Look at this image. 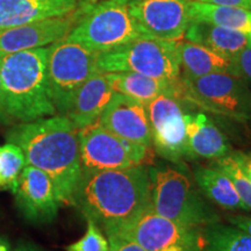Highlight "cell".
Returning a JSON list of instances; mask_svg holds the SVG:
<instances>
[{"label": "cell", "mask_w": 251, "mask_h": 251, "mask_svg": "<svg viewBox=\"0 0 251 251\" xmlns=\"http://www.w3.org/2000/svg\"><path fill=\"white\" fill-rule=\"evenodd\" d=\"M6 140L20 147L26 165L49 176L59 203L74 205L81 165L78 128L70 119L58 114L18 124L7 131Z\"/></svg>", "instance_id": "cell-1"}, {"label": "cell", "mask_w": 251, "mask_h": 251, "mask_svg": "<svg viewBox=\"0 0 251 251\" xmlns=\"http://www.w3.org/2000/svg\"><path fill=\"white\" fill-rule=\"evenodd\" d=\"M74 205L105 233L120 227L151 208L149 169L137 165L81 175Z\"/></svg>", "instance_id": "cell-2"}, {"label": "cell", "mask_w": 251, "mask_h": 251, "mask_svg": "<svg viewBox=\"0 0 251 251\" xmlns=\"http://www.w3.org/2000/svg\"><path fill=\"white\" fill-rule=\"evenodd\" d=\"M48 48L6 55L1 59V118L25 124L57 114L47 79Z\"/></svg>", "instance_id": "cell-3"}, {"label": "cell", "mask_w": 251, "mask_h": 251, "mask_svg": "<svg viewBox=\"0 0 251 251\" xmlns=\"http://www.w3.org/2000/svg\"><path fill=\"white\" fill-rule=\"evenodd\" d=\"M151 208L157 214L191 227L203 228L220 221L183 171L170 165L149 169Z\"/></svg>", "instance_id": "cell-4"}, {"label": "cell", "mask_w": 251, "mask_h": 251, "mask_svg": "<svg viewBox=\"0 0 251 251\" xmlns=\"http://www.w3.org/2000/svg\"><path fill=\"white\" fill-rule=\"evenodd\" d=\"M140 37L149 36L131 17L129 0H100L89 5L65 40L100 54Z\"/></svg>", "instance_id": "cell-5"}, {"label": "cell", "mask_w": 251, "mask_h": 251, "mask_svg": "<svg viewBox=\"0 0 251 251\" xmlns=\"http://www.w3.org/2000/svg\"><path fill=\"white\" fill-rule=\"evenodd\" d=\"M174 97L187 105L237 121L251 120V90L240 76L212 74L178 78Z\"/></svg>", "instance_id": "cell-6"}, {"label": "cell", "mask_w": 251, "mask_h": 251, "mask_svg": "<svg viewBox=\"0 0 251 251\" xmlns=\"http://www.w3.org/2000/svg\"><path fill=\"white\" fill-rule=\"evenodd\" d=\"M99 74L135 72L158 79L180 77L177 41L140 37L97 56Z\"/></svg>", "instance_id": "cell-7"}, {"label": "cell", "mask_w": 251, "mask_h": 251, "mask_svg": "<svg viewBox=\"0 0 251 251\" xmlns=\"http://www.w3.org/2000/svg\"><path fill=\"white\" fill-rule=\"evenodd\" d=\"M97 56L85 47L65 39L48 47L47 79L57 114H67L80 86L99 74Z\"/></svg>", "instance_id": "cell-8"}, {"label": "cell", "mask_w": 251, "mask_h": 251, "mask_svg": "<svg viewBox=\"0 0 251 251\" xmlns=\"http://www.w3.org/2000/svg\"><path fill=\"white\" fill-rule=\"evenodd\" d=\"M106 235L134 241L146 251H206L202 228L172 221L152 208Z\"/></svg>", "instance_id": "cell-9"}, {"label": "cell", "mask_w": 251, "mask_h": 251, "mask_svg": "<svg viewBox=\"0 0 251 251\" xmlns=\"http://www.w3.org/2000/svg\"><path fill=\"white\" fill-rule=\"evenodd\" d=\"M78 137L81 175L151 163V148L121 139L98 121L78 129Z\"/></svg>", "instance_id": "cell-10"}, {"label": "cell", "mask_w": 251, "mask_h": 251, "mask_svg": "<svg viewBox=\"0 0 251 251\" xmlns=\"http://www.w3.org/2000/svg\"><path fill=\"white\" fill-rule=\"evenodd\" d=\"M146 108L156 152L175 164L188 159L184 102L170 94H161L147 103Z\"/></svg>", "instance_id": "cell-11"}, {"label": "cell", "mask_w": 251, "mask_h": 251, "mask_svg": "<svg viewBox=\"0 0 251 251\" xmlns=\"http://www.w3.org/2000/svg\"><path fill=\"white\" fill-rule=\"evenodd\" d=\"M94 2V1H93ZM92 4V2H91ZM90 4L71 13L0 30V56L49 47L65 39L86 12Z\"/></svg>", "instance_id": "cell-12"}, {"label": "cell", "mask_w": 251, "mask_h": 251, "mask_svg": "<svg viewBox=\"0 0 251 251\" xmlns=\"http://www.w3.org/2000/svg\"><path fill=\"white\" fill-rule=\"evenodd\" d=\"M129 11L143 33L153 39L179 41L191 24L188 0L129 1Z\"/></svg>", "instance_id": "cell-13"}, {"label": "cell", "mask_w": 251, "mask_h": 251, "mask_svg": "<svg viewBox=\"0 0 251 251\" xmlns=\"http://www.w3.org/2000/svg\"><path fill=\"white\" fill-rule=\"evenodd\" d=\"M14 193L19 211L28 221L48 224L57 216L59 201L54 184L49 176L40 169L25 166Z\"/></svg>", "instance_id": "cell-14"}, {"label": "cell", "mask_w": 251, "mask_h": 251, "mask_svg": "<svg viewBox=\"0 0 251 251\" xmlns=\"http://www.w3.org/2000/svg\"><path fill=\"white\" fill-rule=\"evenodd\" d=\"M98 122L121 139L149 148L152 147L146 105L124 94H114Z\"/></svg>", "instance_id": "cell-15"}, {"label": "cell", "mask_w": 251, "mask_h": 251, "mask_svg": "<svg viewBox=\"0 0 251 251\" xmlns=\"http://www.w3.org/2000/svg\"><path fill=\"white\" fill-rule=\"evenodd\" d=\"M96 0H0V30L61 17Z\"/></svg>", "instance_id": "cell-16"}, {"label": "cell", "mask_w": 251, "mask_h": 251, "mask_svg": "<svg viewBox=\"0 0 251 251\" xmlns=\"http://www.w3.org/2000/svg\"><path fill=\"white\" fill-rule=\"evenodd\" d=\"M187 157L218 159L231 151L227 137L205 113H185Z\"/></svg>", "instance_id": "cell-17"}, {"label": "cell", "mask_w": 251, "mask_h": 251, "mask_svg": "<svg viewBox=\"0 0 251 251\" xmlns=\"http://www.w3.org/2000/svg\"><path fill=\"white\" fill-rule=\"evenodd\" d=\"M115 92L103 74H96L75 94L70 108L65 114L78 129L94 124L107 107Z\"/></svg>", "instance_id": "cell-18"}, {"label": "cell", "mask_w": 251, "mask_h": 251, "mask_svg": "<svg viewBox=\"0 0 251 251\" xmlns=\"http://www.w3.org/2000/svg\"><path fill=\"white\" fill-rule=\"evenodd\" d=\"M177 50L181 78H199L212 74H231L238 76L236 59L225 57L186 40L180 42L177 41Z\"/></svg>", "instance_id": "cell-19"}, {"label": "cell", "mask_w": 251, "mask_h": 251, "mask_svg": "<svg viewBox=\"0 0 251 251\" xmlns=\"http://www.w3.org/2000/svg\"><path fill=\"white\" fill-rule=\"evenodd\" d=\"M184 37L231 59H236L242 50L251 46V37L246 33L201 21H192Z\"/></svg>", "instance_id": "cell-20"}, {"label": "cell", "mask_w": 251, "mask_h": 251, "mask_svg": "<svg viewBox=\"0 0 251 251\" xmlns=\"http://www.w3.org/2000/svg\"><path fill=\"white\" fill-rule=\"evenodd\" d=\"M115 93L147 105L161 94H170L175 91L176 81L158 79L135 72H109L103 74Z\"/></svg>", "instance_id": "cell-21"}, {"label": "cell", "mask_w": 251, "mask_h": 251, "mask_svg": "<svg viewBox=\"0 0 251 251\" xmlns=\"http://www.w3.org/2000/svg\"><path fill=\"white\" fill-rule=\"evenodd\" d=\"M193 175L201 193L216 205L229 211H250L238 196L228 175L218 166H198Z\"/></svg>", "instance_id": "cell-22"}, {"label": "cell", "mask_w": 251, "mask_h": 251, "mask_svg": "<svg viewBox=\"0 0 251 251\" xmlns=\"http://www.w3.org/2000/svg\"><path fill=\"white\" fill-rule=\"evenodd\" d=\"M188 12L191 23L201 21L214 26L242 31L250 36L251 11L249 9L188 0Z\"/></svg>", "instance_id": "cell-23"}, {"label": "cell", "mask_w": 251, "mask_h": 251, "mask_svg": "<svg viewBox=\"0 0 251 251\" xmlns=\"http://www.w3.org/2000/svg\"><path fill=\"white\" fill-rule=\"evenodd\" d=\"M206 251H251V235L233 225L219 222L202 228Z\"/></svg>", "instance_id": "cell-24"}, {"label": "cell", "mask_w": 251, "mask_h": 251, "mask_svg": "<svg viewBox=\"0 0 251 251\" xmlns=\"http://www.w3.org/2000/svg\"><path fill=\"white\" fill-rule=\"evenodd\" d=\"M25 166L26 159L20 147L9 142L0 146V190L14 192Z\"/></svg>", "instance_id": "cell-25"}, {"label": "cell", "mask_w": 251, "mask_h": 251, "mask_svg": "<svg viewBox=\"0 0 251 251\" xmlns=\"http://www.w3.org/2000/svg\"><path fill=\"white\" fill-rule=\"evenodd\" d=\"M214 165L228 175V177L233 181L238 196L251 211V181L248 179L247 176L238 168L230 152L228 155L221 157V158L216 159Z\"/></svg>", "instance_id": "cell-26"}, {"label": "cell", "mask_w": 251, "mask_h": 251, "mask_svg": "<svg viewBox=\"0 0 251 251\" xmlns=\"http://www.w3.org/2000/svg\"><path fill=\"white\" fill-rule=\"evenodd\" d=\"M67 251H108V238L102 234L101 228L94 224L92 220H87V229L84 236L77 242L65 248Z\"/></svg>", "instance_id": "cell-27"}, {"label": "cell", "mask_w": 251, "mask_h": 251, "mask_svg": "<svg viewBox=\"0 0 251 251\" xmlns=\"http://www.w3.org/2000/svg\"><path fill=\"white\" fill-rule=\"evenodd\" d=\"M238 76L246 81L251 90V46L248 47L238 54L236 57Z\"/></svg>", "instance_id": "cell-28"}, {"label": "cell", "mask_w": 251, "mask_h": 251, "mask_svg": "<svg viewBox=\"0 0 251 251\" xmlns=\"http://www.w3.org/2000/svg\"><path fill=\"white\" fill-rule=\"evenodd\" d=\"M107 238L109 242L108 251H146L134 241L127 240L125 237L111 235V236H107Z\"/></svg>", "instance_id": "cell-29"}, {"label": "cell", "mask_w": 251, "mask_h": 251, "mask_svg": "<svg viewBox=\"0 0 251 251\" xmlns=\"http://www.w3.org/2000/svg\"><path fill=\"white\" fill-rule=\"evenodd\" d=\"M231 157L236 162L241 171L247 176V178L251 181V153L243 151H230Z\"/></svg>", "instance_id": "cell-30"}, {"label": "cell", "mask_w": 251, "mask_h": 251, "mask_svg": "<svg viewBox=\"0 0 251 251\" xmlns=\"http://www.w3.org/2000/svg\"><path fill=\"white\" fill-rule=\"evenodd\" d=\"M193 1H201L207 4L233 6V7H241L251 11V0H193Z\"/></svg>", "instance_id": "cell-31"}, {"label": "cell", "mask_w": 251, "mask_h": 251, "mask_svg": "<svg viewBox=\"0 0 251 251\" xmlns=\"http://www.w3.org/2000/svg\"><path fill=\"white\" fill-rule=\"evenodd\" d=\"M228 221L230 225L236 226L237 228L242 229V230L251 235V216H231V218L228 219Z\"/></svg>", "instance_id": "cell-32"}, {"label": "cell", "mask_w": 251, "mask_h": 251, "mask_svg": "<svg viewBox=\"0 0 251 251\" xmlns=\"http://www.w3.org/2000/svg\"><path fill=\"white\" fill-rule=\"evenodd\" d=\"M14 251H42V250H40L39 248L31 246V244H21V246H19Z\"/></svg>", "instance_id": "cell-33"}, {"label": "cell", "mask_w": 251, "mask_h": 251, "mask_svg": "<svg viewBox=\"0 0 251 251\" xmlns=\"http://www.w3.org/2000/svg\"><path fill=\"white\" fill-rule=\"evenodd\" d=\"M0 251H11L7 241L4 240V238H1V237H0Z\"/></svg>", "instance_id": "cell-34"}, {"label": "cell", "mask_w": 251, "mask_h": 251, "mask_svg": "<svg viewBox=\"0 0 251 251\" xmlns=\"http://www.w3.org/2000/svg\"><path fill=\"white\" fill-rule=\"evenodd\" d=\"M1 59H2V57L0 56V70H1ZM0 122H2V118H1V75H0Z\"/></svg>", "instance_id": "cell-35"}, {"label": "cell", "mask_w": 251, "mask_h": 251, "mask_svg": "<svg viewBox=\"0 0 251 251\" xmlns=\"http://www.w3.org/2000/svg\"><path fill=\"white\" fill-rule=\"evenodd\" d=\"M129 1H143V0H129Z\"/></svg>", "instance_id": "cell-36"}, {"label": "cell", "mask_w": 251, "mask_h": 251, "mask_svg": "<svg viewBox=\"0 0 251 251\" xmlns=\"http://www.w3.org/2000/svg\"><path fill=\"white\" fill-rule=\"evenodd\" d=\"M250 37H251V33H250Z\"/></svg>", "instance_id": "cell-37"}]
</instances>
